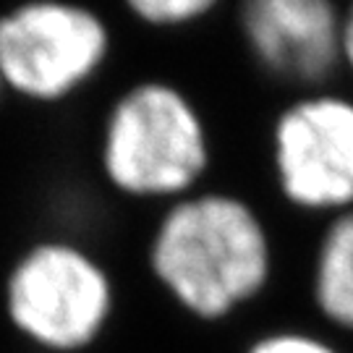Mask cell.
Instances as JSON below:
<instances>
[{
    "label": "cell",
    "mask_w": 353,
    "mask_h": 353,
    "mask_svg": "<svg viewBox=\"0 0 353 353\" xmlns=\"http://www.w3.org/2000/svg\"><path fill=\"white\" fill-rule=\"evenodd\" d=\"M147 270L181 312L217 325L265 296L275 278V241L249 199L199 189L163 207Z\"/></svg>",
    "instance_id": "1"
},
{
    "label": "cell",
    "mask_w": 353,
    "mask_h": 353,
    "mask_svg": "<svg viewBox=\"0 0 353 353\" xmlns=\"http://www.w3.org/2000/svg\"><path fill=\"white\" fill-rule=\"evenodd\" d=\"M212 160L202 108L170 79L150 76L128 84L102 118L100 176L128 202H178L204 189Z\"/></svg>",
    "instance_id": "2"
},
{
    "label": "cell",
    "mask_w": 353,
    "mask_h": 353,
    "mask_svg": "<svg viewBox=\"0 0 353 353\" xmlns=\"http://www.w3.org/2000/svg\"><path fill=\"white\" fill-rule=\"evenodd\" d=\"M3 309L39 353H87L105 338L118 309L113 272L74 239L26 246L3 283Z\"/></svg>",
    "instance_id": "3"
},
{
    "label": "cell",
    "mask_w": 353,
    "mask_h": 353,
    "mask_svg": "<svg viewBox=\"0 0 353 353\" xmlns=\"http://www.w3.org/2000/svg\"><path fill=\"white\" fill-rule=\"evenodd\" d=\"M113 55V29L79 3H24L0 13V87L34 105L87 89Z\"/></svg>",
    "instance_id": "4"
},
{
    "label": "cell",
    "mask_w": 353,
    "mask_h": 353,
    "mask_svg": "<svg viewBox=\"0 0 353 353\" xmlns=\"http://www.w3.org/2000/svg\"><path fill=\"white\" fill-rule=\"evenodd\" d=\"M270 163L296 212L330 220L353 210V94H296L272 121Z\"/></svg>",
    "instance_id": "5"
},
{
    "label": "cell",
    "mask_w": 353,
    "mask_h": 353,
    "mask_svg": "<svg viewBox=\"0 0 353 353\" xmlns=\"http://www.w3.org/2000/svg\"><path fill=\"white\" fill-rule=\"evenodd\" d=\"M343 6L332 0H249L239 8L243 48L262 74L309 94L341 76Z\"/></svg>",
    "instance_id": "6"
},
{
    "label": "cell",
    "mask_w": 353,
    "mask_h": 353,
    "mask_svg": "<svg viewBox=\"0 0 353 353\" xmlns=\"http://www.w3.org/2000/svg\"><path fill=\"white\" fill-rule=\"evenodd\" d=\"M309 296L327 327L353 335V210L330 217L316 241Z\"/></svg>",
    "instance_id": "7"
},
{
    "label": "cell",
    "mask_w": 353,
    "mask_h": 353,
    "mask_svg": "<svg viewBox=\"0 0 353 353\" xmlns=\"http://www.w3.org/2000/svg\"><path fill=\"white\" fill-rule=\"evenodd\" d=\"M217 8L212 0H131L126 11L134 21L157 32H176L199 24Z\"/></svg>",
    "instance_id": "8"
},
{
    "label": "cell",
    "mask_w": 353,
    "mask_h": 353,
    "mask_svg": "<svg viewBox=\"0 0 353 353\" xmlns=\"http://www.w3.org/2000/svg\"><path fill=\"white\" fill-rule=\"evenodd\" d=\"M243 353H345L335 341L301 327H278L256 335Z\"/></svg>",
    "instance_id": "9"
},
{
    "label": "cell",
    "mask_w": 353,
    "mask_h": 353,
    "mask_svg": "<svg viewBox=\"0 0 353 353\" xmlns=\"http://www.w3.org/2000/svg\"><path fill=\"white\" fill-rule=\"evenodd\" d=\"M341 74L348 76L353 84V3L343 6V26H341Z\"/></svg>",
    "instance_id": "10"
},
{
    "label": "cell",
    "mask_w": 353,
    "mask_h": 353,
    "mask_svg": "<svg viewBox=\"0 0 353 353\" xmlns=\"http://www.w3.org/2000/svg\"><path fill=\"white\" fill-rule=\"evenodd\" d=\"M0 92H3V87H0Z\"/></svg>",
    "instance_id": "11"
}]
</instances>
